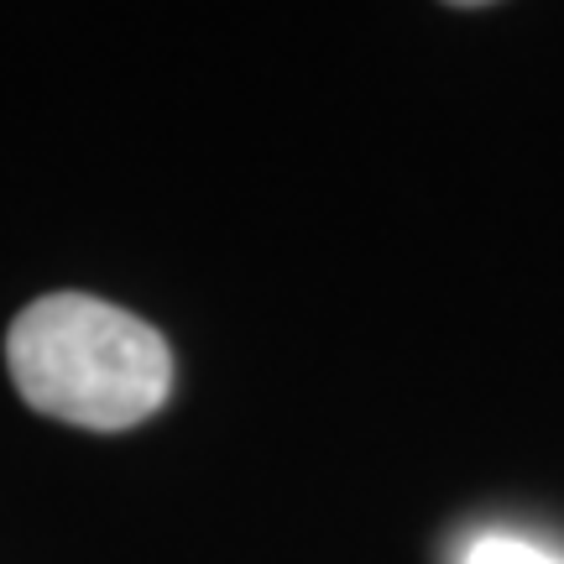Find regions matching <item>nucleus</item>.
<instances>
[{
    "instance_id": "f257e3e1",
    "label": "nucleus",
    "mask_w": 564,
    "mask_h": 564,
    "mask_svg": "<svg viewBox=\"0 0 564 564\" xmlns=\"http://www.w3.org/2000/svg\"><path fill=\"white\" fill-rule=\"evenodd\" d=\"M17 392L47 419L79 429H137L167 403L173 356L152 324L89 293L26 303L6 335Z\"/></svg>"
},
{
    "instance_id": "f03ea898",
    "label": "nucleus",
    "mask_w": 564,
    "mask_h": 564,
    "mask_svg": "<svg viewBox=\"0 0 564 564\" xmlns=\"http://www.w3.org/2000/svg\"><path fill=\"white\" fill-rule=\"evenodd\" d=\"M465 564H564L560 554H549V549L528 544V539H507V533H486L470 544Z\"/></svg>"
}]
</instances>
